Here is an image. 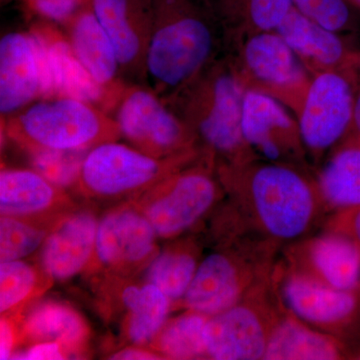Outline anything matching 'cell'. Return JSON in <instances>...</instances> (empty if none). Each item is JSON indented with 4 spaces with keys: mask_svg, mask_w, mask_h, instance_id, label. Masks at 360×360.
Wrapping results in <instances>:
<instances>
[{
    "mask_svg": "<svg viewBox=\"0 0 360 360\" xmlns=\"http://www.w3.org/2000/svg\"><path fill=\"white\" fill-rule=\"evenodd\" d=\"M217 174L248 231L277 245L300 240L328 212L304 168L257 158Z\"/></svg>",
    "mask_w": 360,
    "mask_h": 360,
    "instance_id": "1",
    "label": "cell"
},
{
    "mask_svg": "<svg viewBox=\"0 0 360 360\" xmlns=\"http://www.w3.org/2000/svg\"><path fill=\"white\" fill-rule=\"evenodd\" d=\"M229 32L217 0H155L146 86L169 101L224 56Z\"/></svg>",
    "mask_w": 360,
    "mask_h": 360,
    "instance_id": "2",
    "label": "cell"
},
{
    "mask_svg": "<svg viewBox=\"0 0 360 360\" xmlns=\"http://www.w3.org/2000/svg\"><path fill=\"white\" fill-rule=\"evenodd\" d=\"M245 92L233 61L222 56L165 101L191 130L201 155L217 169L258 158L241 129Z\"/></svg>",
    "mask_w": 360,
    "mask_h": 360,
    "instance_id": "3",
    "label": "cell"
},
{
    "mask_svg": "<svg viewBox=\"0 0 360 360\" xmlns=\"http://www.w3.org/2000/svg\"><path fill=\"white\" fill-rule=\"evenodd\" d=\"M1 122L6 136L30 153L89 151L122 137L112 115L70 97L39 99Z\"/></svg>",
    "mask_w": 360,
    "mask_h": 360,
    "instance_id": "4",
    "label": "cell"
},
{
    "mask_svg": "<svg viewBox=\"0 0 360 360\" xmlns=\"http://www.w3.org/2000/svg\"><path fill=\"white\" fill-rule=\"evenodd\" d=\"M277 248L271 241L248 238L207 255L182 300L184 307L208 317L233 307L276 274Z\"/></svg>",
    "mask_w": 360,
    "mask_h": 360,
    "instance_id": "5",
    "label": "cell"
},
{
    "mask_svg": "<svg viewBox=\"0 0 360 360\" xmlns=\"http://www.w3.org/2000/svg\"><path fill=\"white\" fill-rule=\"evenodd\" d=\"M229 309L208 317L205 328L208 359H264L272 330L288 311L279 292L281 267Z\"/></svg>",
    "mask_w": 360,
    "mask_h": 360,
    "instance_id": "6",
    "label": "cell"
},
{
    "mask_svg": "<svg viewBox=\"0 0 360 360\" xmlns=\"http://www.w3.org/2000/svg\"><path fill=\"white\" fill-rule=\"evenodd\" d=\"M200 158L196 153L160 158L118 141L104 142L85 155L75 186L98 200L139 195Z\"/></svg>",
    "mask_w": 360,
    "mask_h": 360,
    "instance_id": "7",
    "label": "cell"
},
{
    "mask_svg": "<svg viewBox=\"0 0 360 360\" xmlns=\"http://www.w3.org/2000/svg\"><path fill=\"white\" fill-rule=\"evenodd\" d=\"M213 165L201 156L180 168L144 193L141 212L153 225L156 236L174 238L188 231L217 202L220 184Z\"/></svg>",
    "mask_w": 360,
    "mask_h": 360,
    "instance_id": "8",
    "label": "cell"
},
{
    "mask_svg": "<svg viewBox=\"0 0 360 360\" xmlns=\"http://www.w3.org/2000/svg\"><path fill=\"white\" fill-rule=\"evenodd\" d=\"M112 116L130 146L155 158L200 153L186 123L153 90L127 84Z\"/></svg>",
    "mask_w": 360,
    "mask_h": 360,
    "instance_id": "9",
    "label": "cell"
},
{
    "mask_svg": "<svg viewBox=\"0 0 360 360\" xmlns=\"http://www.w3.org/2000/svg\"><path fill=\"white\" fill-rule=\"evenodd\" d=\"M355 79L352 68L324 70L310 80L298 110L303 146L315 160L347 139L354 120Z\"/></svg>",
    "mask_w": 360,
    "mask_h": 360,
    "instance_id": "10",
    "label": "cell"
},
{
    "mask_svg": "<svg viewBox=\"0 0 360 360\" xmlns=\"http://www.w3.org/2000/svg\"><path fill=\"white\" fill-rule=\"evenodd\" d=\"M248 89L262 90L300 110L310 80L302 59L276 32H253L234 63Z\"/></svg>",
    "mask_w": 360,
    "mask_h": 360,
    "instance_id": "11",
    "label": "cell"
},
{
    "mask_svg": "<svg viewBox=\"0 0 360 360\" xmlns=\"http://www.w3.org/2000/svg\"><path fill=\"white\" fill-rule=\"evenodd\" d=\"M241 129L246 143L260 160L307 167L297 120L271 94L245 89Z\"/></svg>",
    "mask_w": 360,
    "mask_h": 360,
    "instance_id": "12",
    "label": "cell"
},
{
    "mask_svg": "<svg viewBox=\"0 0 360 360\" xmlns=\"http://www.w3.org/2000/svg\"><path fill=\"white\" fill-rule=\"evenodd\" d=\"M279 292L291 314L338 338L356 324L360 317V286L338 290L284 264Z\"/></svg>",
    "mask_w": 360,
    "mask_h": 360,
    "instance_id": "13",
    "label": "cell"
},
{
    "mask_svg": "<svg viewBox=\"0 0 360 360\" xmlns=\"http://www.w3.org/2000/svg\"><path fill=\"white\" fill-rule=\"evenodd\" d=\"M90 7L115 46L123 82L146 85L155 0H91Z\"/></svg>",
    "mask_w": 360,
    "mask_h": 360,
    "instance_id": "14",
    "label": "cell"
},
{
    "mask_svg": "<svg viewBox=\"0 0 360 360\" xmlns=\"http://www.w3.org/2000/svg\"><path fill=\"white\" fill-rule=\"evenodd\" d=\"M285 265L338 290L360 286V248L352 238L326 231L300 239L285 250Z\"/></svg>",
    "mask_w": 360,
    "mask_h": 360,
    "instance_id": "15",
    "label": "cell"
},
{
    "mask_svg": "<svg viewBox=\"0 0 360 360\" xmlns=\"http://www.w3.org/2000/svg\"><path fill=\"white\" fill-rule=\"evenodd\" d=\"M44 70L39 41L30 32L0 40V113L8 117L44 96Z\"/></svg>",
    "mask_w": 360,
    "mask_h": 360,
    "instance_id": "16",
    "label": "cell"
},
{
    "mask_svg": "<svg viewBox=\"0 0 360 360\" xmlns=\"http://www.w3.org/2000/svg\"><path fill=\"white\" fill-rule=\"evenodd\" d=\"M58 26L46 20L32 25L46 46L54 97L79 99L112 115L120 97L104 89L90 75Z\"/></svg>",
    "mask_w": 360,
    "mask_h": 360,
    "instance_id": "17",
    "label": "cell"
},
{
    "mask_svg": "<svg viewBox=\"0 0 360 360\" xmlns=\"http://www.w3.org/2000/svg\"><path fill=\"white\" fill-rule=\"evenodd\" d=\"M97 226L96 217L87 210L68 213L52 225L40 253L45 274L60 281L84 270L96 253Z\"/></svg>",
    "mask_w": 360,
    "mask_h": 360,
    "instance_id": "18",
    "label": "cell"
},
{
    "mask_svg": "<svg viewBox=\"0 0 360 360\" xmlns=\"http://www.w3.org/2000/svg\"><path fill=\"white\" fill-rule=\"evenodd\" d=\"M155 238L153 225L141 210L120 208L99 220L96 255L106 266L141 264L153 255Z\"/></svg>",
    "mask_w": 360,
    "mask_h": 360,
    "instance_id": "19",
    "label": "cell"
},
{
    "mask_svg": "<svg viewBox=\"0 0 360 360\" xmlns=\"http://www.w3.org/2000/svg\"><path fill=\"white\" fill-rule=\"evenodd\" d=\"M66 37L78 60L101 86L120 97L127 87L115 46L90 6L65 26Z\"/></svg>",
    "mask_w": 360,
    "mask_h": 360,
    "instance_id": "20",
    "label": "cell"
},
{
    "mask_svg": "<svg viewBox=\"0 0 360 360\" xmlns=\"http://www.w3.org/2000/svg\"><path fill=\"white\" fill-rule=\"evenodd\" d=\"M302 59L319 72L348 70L359 60L347 49L338 33L329 30L303 15L295 7L276 30Z\"/></svg>",
    "mask_w": 360,
    "mask_h": 360,
    "instance_id": "21",
    "label": "cell"
},
{
    "mask_svg": "<svg viewBox=\"0 0 360 360\" xmlns=\"http://www.w3.org/2000/svg\"><path fill=\"white\" fill-rule=\"evenodd\" d=\"M68 198L37 170L6 168L0 174L1 215L34 219L56 212Z\"/></svg>",
    "mask_w": 360,
    "mask_h": 360,
    "instance_id": "22",
    "label": "cell"
},
{
    "mask_svg": "<svg viewBox=\"0 0 360 360\" xmlns=\"http://www.w3.org/2000/svg\"><path fill=\"white\" fill-rule=\"evenodd\" d=\"M347 355L338 336L317 330L288 310L272 330L264 359L336 360Z\"/></svg>",
    "mask_w": 360,
    "mask_h": 360,
    "instance_id": "23",
    "label": "cell"
},
{
    "mask_svg": "<svg viewBox=\"0 0 360 360\" xmlns=\"http://www.w3.org/2000/svg\"><path fill=\"white\" fill-rule=\"evenodd\" d=\"M316 184L328 212L360 206V141L345 139L338 144Z\"/></svg>",
    "mask_w": 360,
    "mask_h": 360,
    "instance_id": "24",
    "label": "cell"
},
{
    "mask_svg": "<svg viewBox=\"0 0 360 360\" xmlns=\"http://www.w3.org/2000/svg\"><path fill=\"white\" fill-rule=\"evenodd\" d=\"M23 333L34 342L60 343L65 349H75L84 342L87 328L77 310L65 303L49 300L39 303L25 317Z\"/></svg>",
    "mask_w": 360,
    "mask_h": 360,
    "instance_id": "25",
    "label": "cell"
},
{
    "mask_svg": "<svg viewBox=\"0 0 360 360\" xmlns=\"http://www.w3.org/2000/svg\"><path fill=\"white\" fill-rule=\"evenodd\" d=\"M122 302L129 310L127 335L134 345L155 340L167 322L172 300L155 286H129L122 292Z\"/></svg>",
    "mask_w": 360,
    "mask_h": 360,
    "instance_id": "26",
    "label": "cell"
},
{
    "mask_svg": "<svg viewBox=\"0 0 360 360\" xmlns=\"http://www.w3.org/2000/svg\"><path fill=\"white\" fill-rule=\"evenodd\" d=\"M196 246L184 243L160 253L149 264L148 283L155 284L172 302L184 300L200 262Z\"/></svg>",
    "mask_w": 360,
    "mask_h": 360,
    "instance_id": "27",
    "label": "cell"
},
{
    "mask_svg": "<svg viewBox=\"0 0 360 360\" xmlns=\"http://www.w3.org/2000/svg\"><path fill=\"white\" fill-rule=\"evenodd\" d=\"M208 316L188 311L167 321L156 336V347L163 356L172 359H208L205 328Z\"/></svg>",
    "mask_w": 360,
    "mask_h": 360,
    "instance_id": "28",
    "label": "cell"
},
{
    "mask_svg": "<svg viewBox=\"0 0 360 360\" xmlns=\"http://www.w3.org/2000/svg\"><path fill=\"white\" fill-rule=\"evenodd\" d=\"M229 32L241 25L250 32H276L293 8V0H217Z\"/></svg>",
    "mask_w": 360,
    "mask_h": 360,
    "instance_id": "29",
    "label": "cell"
},
{
    "mask_svg": "<svg viewBox=\"0 0 360 360\" xmlns=\"http://www.w3.org/2000/svg\"><path fill=\"white\" fill-rule=\"evenodd\" d=\"M32 219L1 215L0 220V260H20L44 245L51 229Z\"/></svg>",
    "mask_w": 360,
    "mask_h": 360,
    "instance_id": "30",
    "label": "cell"
},
{
    "mask_svg": "<svg viewBox=\"0 0 360 360\" xmlns=\"http://www.w3.org/2000/svg\"><path fill=\"white\" fill-rule=\"evenodd\" d=\"M37 271L22 260L0 264V311H11L28 300L37 290Z\"/></svg>",
    "mask_w": 360,
    "mask_h": 360,
    "instance_id": "31",
    "label": "cell"
},
{
    "mask_svg": "<svg viewBox=\"0 0 360 360\" xmlns=\"http://www.w3.org/2000/svg\"><path fill=\"white\" fill-rule=\"evenodd\" d=\"M89 151H37L32 153L34 169L65 189L75 186L82 161Z\"/></svg>",
    "mask_w": 360,
    "mask_h": 360,
    "instance_id": "32",
    "label": "cell"
},
{
    "mask_svg": "<svg viewBox=\"0 0 360 360\" xmlns=\"http://www.w3.org/2000/svg\"><path fill=\"white\" fill-rule=\"evenodd\" d=\"M303 15L335 32L349 30L354 23V6L348 0H293Z\"/></svg>",
    "mask_w": 360,
    "mask_h": 360,
    "instance_id": "33",
    "label": "cell"
},
{
    "mask_svg": "<svg viewBox=\"0 0 360 360\" xmlns=\"http://www.w3.org/2000/svg\"><path fill=\"white\" fill-rule=\"evenodd\" d=\"M26 8L41 18L59 26H65L77 13L90 6L91 0H23Z\"/></svg>",
    "mask_w": 360,
    "mask_h": 360,
    "instance_id": "34",
    "label": "cell"
},
{
    "mask_svg": "<svg viewBox=\"0 0 360 360\" xmlns=\"http://www.w3.org/2000/svg\"><path fill=\"white\" fill-rule=\"evenodd\" d=\"M326 231L347 236L360 248V206L336 212L326 224Z\"/></svg>",
    "mask_w": 360,
    "mask_h": 360,
    "instance_id": "35",
    "label": "cell"
},
{
    "mask_svg": "<svg viewBox=\"0 0 360 360\" xmlns=\"http://www.w3.org/2000/svg\"><path fill=\"white\" fill-rule=\"evenodd\" d=\"M65 348L58 342L52 341H44V342H35L33 347L25 352L13 354L11 359L25 360H51L65 359Z\"/></svg>",
    "mask_w": 360,
    "mask_h": 360,
    "instance_id": "36",
    "label": "cell"
},
{
    "mask_svg": "<svg viewBox=\"0 0 360 360\" xmlns=\"http://www.w3.org/2000/svg\"><path fill=\"white\" fill-rule=\"evenodd\" d=\"M15 333H14L13 324L2 317L0 322V359H11Z\"/></svg>",
    "mask_w": 360,
    "mask_h": 360,
    "instance_id": "37",
    "label": "cell"
},
{
    "mask_svg": "<svg viewBox=\"0 0 360 360\" xmlns=\"http://www.w3.org/2000/svg\"><path fill=\"white\" fill-rule=\"evenodd\" d=\"M112 359H160L158 355L146 352V350L139 349V348H129V349L122 350L111 357Z\"/></svg>",
    "mask_w": 360,
    "mask_h": 360,
    "instance_id": "38",
    "label": "cell"
},
{
    "mask_svg": "<svg viewBox=\"0 0 360 360\" xmlns=\"http://www.w3.org/2000/svg\"><path fill=\"white\" fill-rule=\"evenodd\" d=\"M347 139H356L360 141V90L357 91L355 97L354 120H352V129Z\"/></svg>",
    "mask_w": 360,
    "mask_h": 360,
    "instance_id": "39",
    "label": "cell"
},
{
    "mask_svg": "<svg viewBox=\"0 0 360 360\" xmlns=\"http://www.w3.org/2000/svg\"><path fill=\"white\" fill-rule=\"evenodd\" d=\"M348 2L354 6V8L360 11V0H348Z\"/></svg>",
    "mask_w": 360,
    "mask_h": 360,
    "instance_id": "40",
    "label": "cell"
},
{
    "mask_svg": "<svg viewBox=\"0 0 360 360\" xmlns=\"http://www.w3.org/2000/svg\"><path fill=\"white\" fill-rule=\"evenodd\" d=\"M2 1H4V0H2Z\"/></svg>",
    "mask_w": 360,
    "mask_h": 360,
    "instance_id": "41",
    "label": "cell"
}]
</instances>
